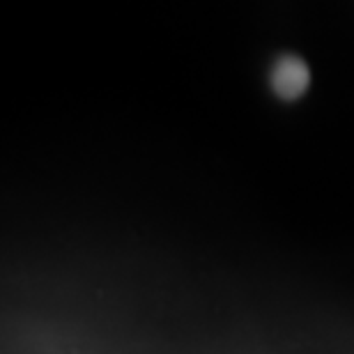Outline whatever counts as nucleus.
I'll return each instance as SVG.
<instances>
[{"instance_id":"obj_1","label":"nucleus","mask_w":354,"mask_h":354,"mask_svg":"<svg viewBox=\"0 0 354 354\" xmlns=\"http://www.w3.org/2000/svg\"><path fill=\"white\" fill-rule=\"evenodd\" d=\"M310 83V72L308 65L297 55H283L276 62L274 74H272V88L281 99L286 102H295L301 95H306Z\"/></svg>"}]
</instances>
